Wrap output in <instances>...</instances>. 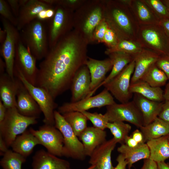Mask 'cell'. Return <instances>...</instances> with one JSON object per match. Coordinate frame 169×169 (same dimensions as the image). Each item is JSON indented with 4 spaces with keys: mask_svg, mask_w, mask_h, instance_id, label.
<instances>
[{
    "mask_svg": "<svg viewBox=\"0 0 169 169\" xmlns=\"http://www.w3.org/2000/svg\"><path fill=\"white\" fill-rule=\"evenodd\" d=\"M89 43L74 29L63 36L40 63L35 86L54 99L70 88L75 74L85 65Z\"/></svg>",
    "mask_w": 169,
    "mask_h": 169,
    "instance_id": "1",
    "label": "cell"
},
{
    "mask_svg": "<svg viewBox=\"0 0 169 169\" xmlns=\"http://www.w3.org/2000/svg\"><path fill=\"white\" fill-rule=\"evenodd\" d=\"M104 18L119 40L136 41L140 26L123 0L104 1Z\"/></svg>",
    "mask_w": 169,
    "mask_h": 169,
    "instance_id": "2",
    "label": "cell"
},
{
    "mask_svg": "<svg viewBox=\"0 0 169 169\" xmlns=\"http://www.w3.org/2000/svg\"><path fill=\"white\" fill-rule=\"evenodd\" d=\"M104 1H89L83 3L74 13V29L89 43L93 41L95 29L104 18Z\"/></svg>",
    "mask_w": 169,
    "mask_h": 169,
    "instance_id": "3",
    "label": "cell"
},
{
    "mask_svg": "<svg viewBox=\"0 0 169 169\" xmlns=\"http://www.w3.org/2000/svg\"><path fill=\"white\" fill-rule=\"evenodd\" d=\"M45 22L36 19L19 31L21 40L37 60L44 59L49 50Z\"/></svg>",
    "mask_w": 169,
    "mask_h": 169,
    "instance_id": "4",
    "label": "cell"
},
{
    "mask_svg": "<svg viewBox=\"0 0 169 169\" xmlns=\"http://www.w3.org/2000/svg\"><path fill=\"white\" fill-rule=\"evenodd\" d=\"M37 119L21 115L17 107L7 109L5 118L0 122V135L8 147H10L17 137L26 131L29 126L37 124Z\"/></svg>",
    "mask_w": 169,
    "mask_h": 169,
    "instance_id": "5",
    "label": "cell"
},
{
    "mask_svg": "<svg viewBox=\"0 0 169 169\" xmlns=\"http://www.w3.org/2000/svg\"><path fill=\"white\" fill-rule=\"evenodd\" d=\"M136 41L159 55L169 54V38L160 24L140 26Z\"/></svg>",
    "mask_w": 169,
    "mask_h": 169,
    "instance_id": "6",
    "label": "cell"
},
{
    "mask_svg": "<svg viewBox=\"0 0 169 169\" xmlns=\"http://www.w3.org/2000/svg\"><path fill=\"white\" fill-rule=\"evenodd\" d=\"M14 77L22 83L39 107L43 113L44 124L54 125V111L58 107L54 99L44 89L34 86L28 82L18 67L15 64L14 68Z\"/></svg>",
    "mask_w": 169,
    "mask_h": 169,
    "instance_id": "7",
    "label": "cell"
},
{
    "mask_svg": "<svg viewBox=\"0 0 169 169\" xmlns=\"http://www.w3.org/2000/svg\"><path fill=\"white\" fill-rule=\"evenodd\" d=\"M54 16L47 21L49 49L53 47L73 27L74 10L63 6H55Z\"/></svg>",
    "mask_w": 169,
    "mask_h": 169,
    "instance_id": "8",
    "label": "cell"
},
{
    "mask_svg": "<svg viewBox=\"0 0 169 169\" xmlns=\"http://www.w3.org/2000/svg\"><path fill=\"white\" fill-rule=\"evenodd\" d=\"M54 115V126L61 132L64 138L63 156L84 160L86 156L82 142L62 114L55 110Z\"/></svg>",
    "mask_w": 169,
    "mask_h": 169,
    "instance_id": "9",
    "label": "cell"
},
{
    "mask_svg": "<svg viewBox=\"0 0 169 169\" xmlns=\"http://www.w3.org/2000/svg\"><path fill=\"white\" fill-rule=\"evenodd\" d=\"M104 114L109 122L126 121L138 128L143 126L142 115L132 100L125 103L117 104L106 106Z\"/></svg>",
    "mask_w": 169,
    "mask_h": 169,
    "instance_id": "10",
    "label": "cell"
},
{
    "mask_svg": "<svg viewBox=\"0 0 169 169\" xmlns=\"http://www.w3.org/2000/svg\"><path fill=\"white\" fill-rule=\"evenodd\" d=\"M3 28L6 31V37L0 45V55L6 65V73L12 79L15 78L14 67L17 44L20 38L19 31L9 21L0 16Z\"/></svg>",
    "mask_w": 169,
    "mask_h": 169,
    "instance_id": "11",
    "label": "cell"
},
{
    "mask_svg": "<svg viewBox=\"0 0 169 169\" xmlns=\"http://www.w3.org/2000/svg\"><path fill=\"white\" fill-rule=\"evenodd\" d=\"M134 68V60L111 80L103 85L121 103L130 101L133 96L130 88Z\"/></svg>",
    "mask_w": 169,
    "mask_h": 169,
    "instance_id": "12",
    "label": "cell"
},
{
    "mask_svg": "<svg viewBox=\"0 0 169 169\" xmlns=\"http://www.w3.org/2000/svg\"><path fill=\"white\" fill-rule=\"evenodd\" d=\"M29 130L48 152L58 157L63 156V137L54 125L44 124L38 130L31 127Z\"/></svg>",
    "mask_w": 169,
    "mask_h": 169,
    "instance_id": "13",
    "label": "cell"
},
{
    "mask_svg": "<svg viewBox=\"0 0 169 169\" xmlns=\"http://www.w3.org/2000/svg\"><path fill=\"white\" fill-rule=\"evenodd\" d=\"M115 103L111 94L105 88L93 96L86 97L76 102L65 103L58 108L61 114L73 112L87 111L92 108H100Z\"/></svg>",
    "mask_w": 169,
    "mask_h": 169,
    "instance_id": "14",
    "label": "cell"
},
{
    "mask_svg": "<svg viewBox=\"0 0 169 169\" xmlns=\"http://www.w3.org/2000/svg\"><path fill=\"white\" fill-rule=\"evenodd\" d=\"M36 60L20 38L16 45L14 64L26 80L34 86L36 85L38 70L36 65Z\"/></svg>",
    "mask_w": 169,
    "mask_h": 169,
    "instance_id": "15",
    "label": "cell"
},
{
    "mask_svg": "<svg viewBox=\"0 0 169 169\" xmlns=\"http://www.w3.org/2000/svg\"><path fill=\"white\" fill-rule=\"evenodd\" d=\"M91 77L89 69L86 65L77 72L70 86L71 102H76L86 98L90 94Z\"/></svg>",
    "mask_w": 169,
    "mask_h": 169,
    "instance_id": "16",
    "label": "cell"
},
{
    "mask_svg": "<svg viewBox=\"0 0 169 169\" xmlns=\"http://www.w3.org/2000/svg\"><path fill=\"white\" fill-rule=\"evenodd\" d=\"M129 7L139 26L160 24V20L145 0H123Z\"/></svg>",
    "mask_w": 169,
    "mask_h": 169,
    "instance_id": "17",
    "label": "cell"
},
{
    "mask_svg": "<svg viewBox=\"0 0 169 169\" xmlns=\"http://www.w3.org/2000/svg\"><path fill=\"white\" fill-rule=\"evenodd\" d=\"M117 143L113 138L106 140L94 151L90 156L89 163L95 165L96 169H114L111 155Z\"/></svg>",
    "mask_w": 169,
    "mask_h": 169,
    "instance_id": "18",
    "label": "cell"
},
{
    "mask_svg": "<svg viewBox=\"0 0 169 169\" xmlns=\"http://www.w3.org/2000/svg\"><path fill=\"white\" fill-rule=\"evenodd\" d=\"M85 65L91 77L90 94L105 79L106 74L112 69L113 62L109 58L100 60L88 57Z\"/></svg>",
    "mask_w": 169,
    "mask_h": 169,
    "instance_id": "19",
    "label": "cell"
},
{
    "mask_svg": "<svg viewBox=\"0 0 169 169\" xmlns=\"http://www.w3.org/2000/svg\"><path fill=\"white\" fill-rule=\"evenodd\" d=\"M16 97L17 108L20 114L27 117L39 118L41 110L20 80Z\"/></svg>",
    "mask_w": 169,
    "mask_h": 169,
    "instance_id": "20",
    "label": "cell"
},
{
    "mask_svg": "<svg viewBox=\"0 0 169 169\" xmlns=\"http://www.w3.org/2000/svg\"><path fill=\"white\" fill-rule=\"evenodd\" d=\"M32 169H71L69 162L43 149L37 151L32 157Z\"/></svg>",
    "mask_w": 169,
    "mask_h": 169,
    "instance_id": "21",
    "label": "cell"
},
{
    "mask_svg": "<svg viewBox=\"0 0 169 169\" xmlns=\"http://www.w3.org/2000/svg\"><path fill=\"white\" fill-rule=\"evenodd\" d=\"M19 79L11 78L6 73L0 74V100L7 109L17 107L16 97Z\"/></svg>",
    "mask_w": 169,
    "mask_h": 169,
    "instance_id": "22",
    "label": "cell"
},
{
    "mask_svg": "<svg viewBox=\"0 0 169 169\" xmlns=\"http://www.w3.org/2000/svg\"><path fill=\"white\" fill-rule=\"evenodd\" d=\"M54 6L47 4L41 0H28L26 4L20 8L17 18V28L19 31L28 23L36 19L41 11Z\"/></svg>",
    "mask_w": 169,
    "mask_h": 169,
    "instance_id": "23",
    "label": "cell"
},
{
    "mask_svg": "<svg viewBox=\"0 0 169 169\" xmlns=\"http://www.w3.org/2000/svg\"><path fill=\"white\" fill-rule=\"evenodd\" d=\"M160 55L148 49L143 48L135 56V68L131 84L139 80L147 70L156 64Z\"/></svg>",
    "mask_w": 169,
    "mask_h": 169,
    "instance_id": "24",
    "label": "cell"
},
{
    "mask_svg": "<svg viewBox=\"0 0 169 169\" xmlns=\"http://www.w3.org/2000/svg\"><path fill=\"white\" fill-rule=\"evenodd\" d=\"M133 100L141 113L143 126L148 125L158 117L163 103L148 99L138 94H134Z\"/></svg>",
    "mask_w": 169,
    "mask_h": 169,
    "instance_id": "25",
    "label": "cell"
},
{
    "mask_svg": "<svg viewBox=\"0 0 169 169\" xmlns=\"http://www.w3.org/2000/svg\"><path fill=\"white\" fill-rule=\"evenodd\" d=\"M106 136L104 130L94 126L87 127L79 136L86 156H90L96 148L105 141Z\"/></svg>",
    "mask_w": 169,
    "mask_h": 169,
    "instance_id": "26",
    "label": "cell"
},
{
    "mask_svg": "<svg viewBox=\"0 0 169 169\" xmlns=\"http://www.w3.org/2000/svg\"><path fill=\"white\" fill-rule=\"evenodd\" d=\"M113 62V66L111 72L106 77L104 80L89 95H92L97 89L102 85L107 83L119 74L129 64L134 60L135 55H132L125 53L117 52L110 53L108 55Z\"/></svg>",
    "mask_w": 169,
    "mask_h": 169,
    "instance_id": "27",
    "label": "cell"
},
{
    "mask_svg": "<svg viewBox=\"0 0 169 169\" xmlns=\"http://www.w3.org/2000/svg\"><path fill=\"white\" fill-rule=\"evenodd\" d=\"M38 145H41L38 140L29 130H27L17 137L10 147L14 151L26 158Z\"/></svg>",
    "mask_w": 169,
    "mask_h": 169,
    "instance_id": "28",
    "label": "cell"
},
{
    "mask_svg": "<svg viewBox=\"0 0 169 169\" xmlns=\"http://www.w3.org/2000/svg\"><path fill=\"white\" fill-rule=\"evenodd\" d=\"M117 151L124 157L128 169H131L133 164L136 162L149 159L150 157L149 150L146 143L135 147H130L122 144L118 147Z\"/></svg>",
    "mask_w": 169,
    "mask_h": 169,
    "instance_id": "29",
    "label": "cell"
},
{
    "mask_svg": "<svg viewBox=\"0 0 169 169\" xmlns=\"http://www.w3.org/2000/svg\"><path fill=\"white\" fill-rule=\"evenodd\" d=\"M146 144L150 151L149 159L157 163L169 158L168 135L149 141Z\"/></svg>",
    "mask_w": 169,
    "mask_h": 169,
    "instance_id": "30",
    "label": "cell"
},
{
    "mask_svg": "<svg viewBox=\"0 0 169 169\" xmlns=\"http://www.w3.org/2000/svg\"><path fill=\"white\" fill-rule=\"evenodd\" d=\"M130 91L133 94H139L152 101L162 102L164 100V91L161 87H152L141 80L131 84Z\"/></svg>",
    "mask_w": 169,
    "mask_h": 169,
    "instance_id": "31",
    "label": "cell"
},
{
    "mask_svg": "<svg viewBox=\"0 0 169 169\" xmlns=\"http://www.w3.org/2000/svg\"><path fill=\"white\" fill-rule=\"evenodd\" d=\"M140 129L143 135L146 142L168 135L169 133V124L157 117L152 122L142 126Z\"/></svg>",
    "mask_w": 169,
    "mask_h": 169,
    "instance_id": "32",
    "label": "cell"
},
{
    "mask_svg": "<svg viewBox=\"0 0 169 169\" xmlns=\"http://www.w3.org/2000/svg\"><path fill=\"white\" fill-rule=\"evenodd\" d=\"M140 80L147 83L152 87H161L166 84L168 79L165 73L155 64L147 70Z\"/></svg>",
    "mask_w": 169,
    "mask_h": 169,
    "instance_id": "33",
    "label": "cell"
},
{
    "mask_svg": "<svg viewBox=\"0 0 169 169\" xmlns=\"http://www.w3.org/2000/svg\"><path fill=\"white\" fill-rule=\"evenodd\" d=\"M62 115L78 137H79L87 127L88 119L81 112L73 111Z\"/></svg>",
    "mask_w": 169,
    "mask_h": 169,
    "instance_id": "34",
    "label": "cell"
},
{
    "mask_svg": "<svg viewBox=\"0 0 169 169\" xmlns=\"http://www.w3.org/2000/svg\"><path fill=\"white\" fill-rule=\"evenodd\" d=\"M2 156L0 165L3 169H22V166L26 160L25 157L9 149Z\"/></svg>",
    "mask_w": 169,
    "mask_h": 169,
    "instance_id": "35",
    "label": "cell"
},
{
    "mask_svg": "<svg viewBox=\"0 0 169 169\" xmlns=\"http://www.w3.org/2000/svg\"><path fill=\"white\" fill-rule=\"evenodd\" d=\"M143 48L136 41L127 39L119 40L117 44L113 47L108 48L105 51L107 55L117 52L136 55L140 52Z\"/></svg>",
    "mask_w": 169,
    "mask_h": 169,
    "instance_id": "36",
    "label": "cell"
},
{
    "mask_svg": "<svg viewBox=\"0 0 169 169\" xmlns=\"http://www.w3.org/2000/svg\"><path fill=\"white\" fill-rule=\"evenodd\" d=\"M117 143H124L126 137L131 131V126L122 121L109 122L107 125Z\"/></svg>",
    "mask_w": 169,
    "mask_h": 169,
    "instance_id": "37",
    "label": "cell"
},
{
    "mask_svg": "<svg viewBox=\"0 0 169 169\" xmlns=\"http://www.w3.org/2000/svg\"><path fill=\"white\" fill-rule=\"evenodd\" d=\"M160 19H169V11L162 0H145Z\"/></svg>",
    "mask_w": 169,
    "mask_h": 169,
    "instance_id": "38",
    "label": "cell"
},
{
    "mask_svg": "<svg viewBox=\"0 0 169 169\" xmlns=\"http://www.w3.org/2000/svg\"><path fill=\"white\" fill-rule=\"evenodd\" d=\"M81 112L86 116L88 120L91 122L94 127L102 130L107 128V125L109 121L104 114L97 112L91 113L87 111Z\"/></svg>",
    "mask_w": 169,
    "mask_h": 169,
    "instance_id": "39",
    "label": "cell"
},
{
    "mask_svg": "<svg viewBox=\"0 0 169 169\" xmlns=\"http://www.w3.org/2000/svg\"><path fill=\"white\" fill-rule=\"evenodd\" d=\"M0 14L1 16L16 27L17 25V18L13 13L6 0H0Z\"/></svg>",
    "mask_w": 169,
    "mask_h": 169,
    "instance_id": "40",
    "label": "cell"
},
{
    "mask_svg": "<svg viewBox=\"0 0 169 169\" xmlns=\"http://www.w3.org/2000/svg\"><path fill=\"white\" fill-rule=\"evenodd\" d=\"M108 27L104 18L96 28L93 35V41L103 42L104 38Z\"/></svg>",
    "mask_w": 169,
    "mask_h": 169,
    "instance_id": "41",
    "label": "cell"
},
{
    "mask_svg": "<svg viewBox=\"0 0 169 169\" xmlns=\"http://www.w3.org/2000/svg\"><path fill=\"white\" fill-rule=\"evenodd\" d=\"M119 39L115 33L109 26L105 32L103 42L110 48L115 46L118 43Z\"/></svg>",
    "mask_w": 169,
    "mask_h": 169,
    "instance_id": "42",
    "label": "cell"
},
{
    "mask_svg": "<svg viewBox=\"0 0 169 169\" xmlns=\"http://www.w3.org/2000/svg\"><path fill=\"white\" fill-rule=\"evenodd\" d=\"M155 64L167 76L169 80V54L160 55Z\"/></svg>",
    "mask_w": 169,
    "mask_h": 169,
    "instance_id": "43",
    "label": "cell"
},
{
    "mask_svg": "<svg viewBox=\"0 0 169 169\" xmlns=\"http://www.w3.org/2000/svg\"><path fill=\"white\" fill-rule=\"evenodd\" d=\"M55 6L53 8H48L41 11L38 14L36 19L45 22L50 20L54 15Z\"/></svg>",
    "mask_w": 169,
    "mask_h": 169,
    "instance_id": "44",
    "label": "cell"
},
{
    "mask_svg": "<svg viewBox=\"0 0 169 169\" xmlns=\"http://www.w3.org/2000/svg\"><path fill=\"white\" fill-rule=\"evenodd\" d=\"M158 117L169 124V101H165Z\"/></svg>",
    "mask_w": 169,
    "mask_h": 169,
    "instance_id": "45",
    "label": "cell"
},
{
    "mask_svg": "<svg viewBox=\"0 0 169 169\" xmlns=\"http://www.w3.org/2000/svg\"><path fill=\"white\" fill-rule=\"evenodd\" d=\"M6 1L13 15L17 18L19 15L20 9L18 3V0H7Z\"/></svg>",
    "mask_w": 169,
    "mask_h": 169,
    "instance_id": "46",
    "label": "cell"
},
{
    "mask_svg": "<svg viewBox=\"0 0 169 169\" xmlns=\"http://www.w3.org/2000/svg\"><path fill=\"white\" fill-rule=\"evenodd\" d=\"M130 136L139 144L145 143L142 133L138 129L134 130Z\"/></svg>",
    "mask_w": 169,
    "mask_h": 169,
    "instance_id": "47",
    "label": "cell"
},
{
    "mask_svg": "<svg viewBox=\"0 0 169 169\" xmlns=\"http://www.w3.org/2000/svg\"><path fill=\"white\" fill-rule=\"evenodd\" d=\"M141 169H158L157 162L150 159H144Z\"/></svg>",
    "mask_w": 169,
    "mask_h": 169,
    "instance_id": "48",
    "label": "cell"
},
{
    "mask_svg": "<svg viewBox=\"0 0 169 169\" xmlns=\"http://www.w3.org/2000/svg\"><path fill=\"white\" fill-rule=\"evenodd\" d=\"M116 160L118 163L114 169H126L127 163L122 155L120 154L117 157Z\"/></svg>",
    "mask_w": 169,
    "mask_h": 169,
    "instance_id": "49",
    "label": "cell"
},
{
    "mask_svg": "<svg viewBox=\"0 0 169 169\" xmlns=\"http://www.w3.org/2000/svg\"><path fill=\"white\" fill-rule=\"evenodd\" d=\"M124 143L130 147H137L141 144H138L131 136H127L125 138Z\"/></svg>",
    "mask_w": 169,
    "mask_h": 169,
    "instance_id": "50",
    "label": "cell"
},
{
    "mask_svg": "<svg viewBox=\"0 0 169 169\" xmlns=\"http://www.w3.org/2000/svg\"><path fill=\"white\" fill-rule=\"evenodd\" d=\"M8 147L1 135H0V155L3 156V154L8 150Z\"/></svg>",
    "mask_w": 169,
    "mask_h": 169,
    "instance_id": "51",
    "label": "cell"
},
{
    "mask_svg": "<svg viewBox=\"0 0 169 169\" xmlns=\"http://www.w3.org/2000/svg\"><path fill=\"white\" fill-rule=\"evenodd\" d=\"M160 24L162 27L169 38V19L160 20Z\"/></svg>",
    "mask_w": 169,
    "mask_h": 169,
    "instance_id": "52",
    "label": "cell"
},
{
    "mask_svg": "<svg viewBox=\"0 0 169 169\" xmlns=\"http://www.w3.org/2000/svg\"><path fill=\"white\" fill-rule=\"evenodd\" d=\"M7 110V108L3 104L2 101L0 100V122L4 120L5 116Z\"/></svg>",
    "mask_w": 169,
    "mask_h": 169,
    "instance_id": "53",
    "label": "cell"
},
{
    "mask_svg": "<svg viewBox=\"0 0 169 169\" xmlns=\"http://www.w3.org/2000/svg\"><path fill=\"white\" fill-rule=\"evenodd\" d=\"M6 37V31L3 29L0 28V45H2L4 42Z\"/></svg>",
    "mask_w": 169,
    "mask_h": 169,
    "instance_id": "54",
    "label": "cell"
},
{
    "mask_svg": "<svg viewBox=\"0 0 169 169\" xmlns=\"http://www.w3.org/2000/svg\"><path fill=\"white\" fill-rule=\"evenodd\" d=\"M163 96L165 101H169V80L164 91Z\"/></svg>",
    "mask_w": 169,
    "mask_h": 169,
    "instance_id": "55",
    "label": "cell"
},
{
    "mask_svg": "<svg viewBox=\"0 0 169 169\" xmlns=\"http://www.w3.org/2000/svg\"><path fill=\"white\" fill-rule=\"evenodd\" d=\"M158 169H169V163L165 161L157 163Z\"/></svg>",
    "mask_w": 169,
    "mask_h": 169,
    "instance_id": "56",
    "label": "cell"
},
{
    "mask_svg": "<svg viewBox=\"0 0 169 169\" xmlns=\"http://www.w3.org/2000/svg\"><path fill=\"white\" fill-rule=\"evenodd\" d=\"M6 70V65L5 62L1 58H0V74L5 73V69Z\"/></svg>",
    "mask_w": 169,
    "mask_h": 169,
    "instance_id": "57",
    "label": "cell"
},
{
    "mask_svg": "<svg viewBox=\"0 0 169 169\" xmlns=\"http://www.w3.org/2000/svg\"><path fill=\"white\" fill-rule=\"evenodd\" d=\"M28 0H18V3L20 7L24 5L28 2Z\"/></svg>",
    "mask_w": 169,
    "mask_h": 169,
    "instance_id": "58",
    "label": "cell"
},
{
    "mask_svg": "<svg viewBox=\"0 0 169 169\" xmlns=\"http://www.w3.org/2000/svg\"><path fill=\"white\" fill-rule=\"evenodd\" d=\"M162 1L166 7L169 11V0H162Z\"/></svg>",
    "mask_w": 169,
    "mask_h": 169,
    "instance_id": "59",
    "label": "cell"
},
{
    "mask_svg": "<svg viewBox=\"0 0 169 169\" xmlns=\"http://www.w3.org/2000/svg\"><path fill=\"white\" fill-rule=\"evenodd\" d=\"M86 169H96V166L95 165H91L88 168Z\"/></svg>",
    "mask_w": 169,
    "mask_h": 169,
    "instance_id": "60",
    "label": "cell"
},
{
    "mask_svg": "<svg viewBox=\"0 0 169 169\" xmlns=\"http://www.w3.org/2000/svg\"><path fill=\"white\" fill-rule=\"evenodd\" d=\"M168 141H169V133L168 135Z\"/></svg>",
    "mask_w": 169,
    "mask_h": 169,
    "instance_id": "61",
    "label": "cell"
}]
</instances>
